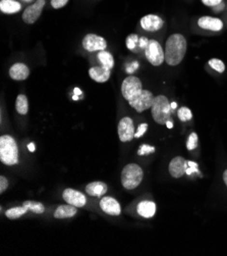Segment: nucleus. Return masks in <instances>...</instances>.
Segmentation results:
<instances>
[{"label": "nucleus", "mask_w": 227, "mask_h": 256, "mask_svg": "<svg viewBox=\"0 0 227 256\" xmlns=\"http://www.w3.org/2000/svg\"><path fill=\"white\" fill-rule=\"evenodd\" d=\"M166 126H167V128H168V129H171V128L173 127L172 121H169V120H168V121L166 122Z\"/></svg>", "instance_id": "39"}, {"label": "nucleus", "mask_w": 227, "mask_h": 256, "mask_svg": "<svg viewBox=\"0 0 227 256\" xmlns=\"http://www.w3.org/2000/svg\"><path fill=\"white\" fill-rule=\"evenodd\" d=\"M118 137L121 142H129L135 138V126L134 121L128 117L122 118L118 122Z\"/></svg>", "instance_id": "10"}, {"label": "nucleus", "mask_w": 227, "mask_h": 256, "mask_svg": "<svg viewBox=\"0 0 227 256\" xmlns=\"http://www.w3.org/2000/svg\"><path fill=\"white\" fill-rule=\"evenodd\" d=\"M0 160L6 166H14L18 163V148L12 136L3 135L0 138Z\"/></svg>", "instance_id": "2"}, {"label": "nucleus", "mask_w": 227, "mask_h": 256, "mask_svg": "<svg viewBox=\"0 0 227 256\" xmlns=\"http://www.w3.org/2000/svg\"><path fill=\"white\" fill-rule=\"evenodd\" d=\"M163 25V20L157 15H147L141 18V27L148 32H157Z\"/></svg>", "instance_id": "12"}, {"label": "nucleus", "mask_w": 227, "mask_h": 256, "mask_svg": "<svg viewBox=\"0 0 227 256\" xmlns=\"http://www.w3.org/2000/svg\"><path fill=\"white\" fill-rule=\"evenodd\" d=\"M198 143H199V138H198V135L196 134V133H192V134L190 135V137H188L187 139V142H186V148L187 150H194L197 148L198 146Z\"/></svg>", "instance_id": "29"}, {"label": "nucleus", "mask_w": 227, "mask_h": 256, "mask_svg": "<svg viewBox=\"0 0 227 256\" xmlns=\"http://www.w3.org/2000/svg\"><path fill=\"white\" fill-rule=\"evenodd\" d=\"M69 1L70 0H51L50 3L54 9H59V8L64 7L66 4L69 3Z\"/></svg>", "instance_id": "31"}, {"label": "nucleus", "mask_w": 227, "mask_h": 256, "mask_svg": "<svg viewBox=\"0 0 227 256\" xmlns=\"http://www.w3.org/2000/svg\"><path fill=\"white\" fill-rule=\"evenodd\" d=\"M139 42H140V39H139L138 35L137 34H130L129 36H128L127 40H126L128 49H129L131 51H136L137 47L139 45Z\"/></svg>", "instance_id": "26"}, {"label": "nucleus", "mask_w": 227, "mask_h": 256, "mask_svg": "<svg viewBox=\"0 0 227 256\" xmlns=\"http://www.w3.org/2000/svg\"><path fill=\"white\" fill-rule=\"evenodd\" d=\"M137 211L141 216L145 217V219H151V217L155 215L156 204L152 201H142L138 204Z\"/></svg>", "instance_id": "18"}, {"label": "nucleus", "mask_w": 227, "mask_h": 256, "mask_svg": "<svg viewBox=\"0 0 227 256\" xmlns=\"http://www.w3.org/2000/svg\"><path fill=\"white\" fill-rule=\"evenodd\" d=\"M170 109H171V104L169 103L166 96L158 95L155 97L151 111H152V117L157 124L166 125L170 118Z\"/></svg>", "instance_id": "4"}, {"label": "nucleus", "mask_w": 227, "mask_h": 256, "mask_svg": "<svg viewBox=\"0 0 227 256\" xmlns=\"http://www.w3.org/2000/svg\"><path fill=\"white\" fill-rule=\"evenodd\" d=\"M202 3L209 7H216L222 3V0H201Z\"/></svg>", "instance_id": "33"}, {"label": "nucleus", "mask_w": 227, "mask_h": 256, "mask_svg": "<svg viewBox=\"0 0 227 256\" xmlns=\"http://www.w3.org/2000/svg\"><path fill=\"white\" fill-rule=\"evenodd\" d=\"M8 187V181H7V179L3 176L0 177V193H3L6 189Z\"/></svg>", "instance_id": "34"}, {"label": "nucleus", "mask_w": 227, "mask_h": 256, "mask_svg": "<svg viewBox=\"0 0 227 256\" xmlns=\"http://www.w3.org/2000/svg\"><path fill=\"white\" fill-rule=\"evenodd\" d=\"M145 55L148 61L154 65L159 66L165 61V52L161 44L156 40H149L145 48Z\"/></svg>", "instance_id": "6"}, {"label": "nucleus", "mask_w": 227, "mask_h": 256, "mask_svg": "<svg viewBox=\"0 0 227 256\" xmlns=\"http://www.w3.org/2000/svg\"><path fill=\"white\" fill-rule=\"evenodd\" d=\"M154 152H155V147L147 145V144L141 145L140 149L138 150V154L139 155H148V154L154 153Z\"/></svg>", "instance_id": "30"}, {"label": "nucleus", "mask_w": 227, "mask_h": 256, "mask_svg": "<svg viewBox=\"0 0 227 256\" xmlns=\"http://www.w3.org/2000/svg\"><path fill=\"white\" fill-rule=\"evenodd\" d=\"M177 116H178V119L181 120L182 121H188L193 119V113H192L191 109L185 107V106L181 107L178 109Z\"/></svg>", "instance_id": "28"}, {"label": "nucleus", "mask_w": 227, "mask_h": 256, "mask_svg": "<svg viewBox=\"0 0 227 256\" xmlns=\"http://www.w3.org/2000/svg\"><path fill=\"white\" fill-rule=\"evenodd\" d=\"M28 149H29L31 152H34V151H35V144L34 143L29 144V145H28Z\"/></svg>", "instance_id": "37"}, {"label": "nucleus", "mask_w": 227, "mask_h": 256, "mask_svg": "<svg viewBox=\"0 0 227 256\" xmlns=\"http://www.w3.org/2000/svg\"><path fill=\"white\" fill-rule=\"evenodd\" d=\"M187 43L184 35L172 34L168 37L165 43V61L168 65L176 66L184 59Z\"/></svg>", "instance_id": "1"}, {"label": "nucleus", "mask_w": 227, "mask_h": 256, "mask_svg": "<svg viewBox=\"0 0 227 256\" xmlns=\"http://www.w3.org/2000/svg\"><path fill=\"white\" fill-rule=\"evenodd\" d=\"M22 1H24V2H31V1H33V0H22Z\"/></svg>", "instance_id": "42"}, {"label": "nucleus", "mask_w": 227, "mask_h": 256, "mask_svg": "<svg viewBox=\"0 0 227 256\" xmlns=\"http://www.w3.org/2000/svg\"><path fill=\"white\" fill-rule=\"evenodd\" d=\"M86 192L93 197H103L107 192V185L103 182H93L87 185Z\"/></svg>", "instance_id": "19"}, {"label": "nucleus", "mask_w": 227, "mask_h": 256, "mask_svg": "<svg viewBox=\"0 0 227 256\" xmlns=\"http://www.w3.org/2000/svg\"><path fill=\"white\" fill-rule=\"evenodd\" d=\"M101 210L109 215H120L121 206L119 202L111 196H103L100 200Z\"/></svg>", "instance_id": "14"}, {"label": "nucleus", "mask_w": 227, "mask_h": 256, "mask_svg": "<svg viewBox=\"0 0 227 256\" xmlns=\"http://www.w3.org/2000/svg\"><path fill=\"white\" fill-rule=\"evenodd\" d=\"M144 172L136 164L127 165L121 172V184L128 190L136 189L143 181Z\"/></svg>", "instance_id": "3"}, {"label": "nucleus", "mask_w": 227, "mask_h": 256, "mask_svg": "<svg viewBox=\"0 0 227 256\" xmlns=\"http://www.w3.org/2000/svg\"><path fill=\"white\" fill-rule=\"evenodd\" d=\"M148 42H149V40L147 39V38H145V37H143V38H141V39H140V42H139V46L141 47V48H146V47H147V45H148Z\"/></svg>", "instance_id": "35"}, {"label": "nucleus", "mask_w": 227, "mask_h": 256, "mask_svg": "<svg viewBox=\"0 0 227 256\" xmlns=\"http://www.w3.org/2000/svg\"><path fill=\"white\" fill-rule=\"evenodd\" d=\"M154 99L155 96L152 92L143 89L136 98L128 101V104L138 112H143L152 107Z\"/></svg>", "instance_id": "7"}, {"label": "nucleus", "mask_w": 227, "mask_h": 256, "mask_svg": "<svg viewBox=\"0 0 227 256\" xmlns=\"http://www.w3.org/2000/svg\"><path fill=\"white\" fill-rule=\"evenodd\" d=\"M142 90H143V85L136 75H128L121 84V94L128 102L136 98Z\"/></svg>", "instance_id": "5"}, {"label": "nucleus", "mask_w": 227, "mask_h": 256, "mask_svg": "<svg viewBox=\"0 0 227 256\" xmlns=\"http://www.w3.org/2000/svg\"><path fill=\"white\" fill-rule=\"evenodd\" d=\"M45 4H46V0H36L33 4L28 6L24 11L22 15L23 21L28 25H32L36 23L42 15Z\"/></svg>", "instance_id": "8"}, {"label": "nucleus", "mask_w": 227, "mask_h": 256, "mask_svg": "<svg viewBox=\"0 0 227 256\" xmlns=\"http://www.w3.org/2000/svg\"><path fill=\"white\" fill-rule=\"evenodd\" d=\"M23 205L27 208L28 211L36 213V214H41L45 211V207L41 202H37V201H25Z\"/></svg>", "instance_id": "25"}, {"label": "nucleus", "mask_w": 227, "mask_h": 256, "mask_svg": "<svg viewBox=\"0 0 227 256\" xmlns=\"http://www.w3.org/2000/svg\"><path fill=\"white\" fill-rule=\"evenodd\" d=\"M74 91H75V93H77V94H81V90H79V89H75Z\"/></svg>", "instance_id": "41"}, {"label": "nucleus", "mask_w": 227, "mask_h": 256, "mask_svg": "<svg viewBox=\"0 0 227 256\" xmlns=\"http://www.w3.org/2000/svg\"><path fill=\"white\" fill-rule=\"evenodd\" d=\"M187 165L190 166V167H193V168H195L197 173L199 172V170H198V165H197L196 163H193V161H187Z\"/></svg>", "instance_id": "36"}, {"label": "nucleus", "mask_w": 227, "mask_h": 256, "mask_svg": "<svg viewBox=\"0 0 227 256\" xmlns=\"http://www.w3.org/2000/svg\"><path fill=\"white\" fill-rule=\"evenodd\" d=\"M147 129H148V124H146V122H144V124H141L136 132L135 138H141L147 132Z\"/></svg>", "instance_id": "32"}, {"label": "nucleus", "mask_w": 227, "mask_h": 256, "mask_svg": "<svg viewBox=\"0 0 227 256\" xmlns=\"http://www.w3.org/2000/svg\"><path fill=\"white\" fill-rule=\"evenodd\" d=\"M77 214V207L73 205H59L54 212V217L55 219H70Z\"/></svg>", "instance_id": "20"}, {"label": "nucleus", "mask_w": 227, "mask_h": 256, "mask_svg": "<svg viewBox=\"0 0 227 256\" xmlns=\"http://www.w3.org/2000/svg\"><path fill=\"white\" fill-rule=\"evenodd\" d=\"M223 181H224V183H225V185L227 187V169L223 173Z\"/></svg>", "instance_id": "38"}, {"label": "nucleus", "mask_w": 227, "mask_h": 256, "mask_svg": "<svg viewBox=\"0 0 227 256\" xmlns=\"http://www.w3.org/2000/svg\"><path fill=\"white\" fill-rule=\"evenodd\" d=\"M22 4L15 0H1L0 1V11L6 15H13L21 12Z\"/></svg>", "instance_id": "21"}, {"label": "nucleus", "mask_w": 227, "mask_h": 256, "mask_svg": "<svg viewBox=\"0 0 227 256\" xmlns=\"http://www.w3.org/2000/svg\"><path fill=\"white\" fill-rule=\"evenodd\" d=\"M187 161L182 157V156H176L174 157L169 164V174L171 177L175 179L182 178L184 174H186L187 169Z\"/></svg>", "instance_id": "13"}, {"label": "nucleus", "mask_w": 227, "mask_h": 256, "mask_svg": "<svg viewBox=\"0 0 227 256\" xmlns=\"http://www.w3.org/2000/svg\"><path fill=\"white\" fill-rule=\"evenodd\" d=\"M15 109L22 116L27 115L28 111H29V101H28V97L24 95V94H20L16 97Z\"/></svg>", "instance_id": "23"}, {"label": "nucleus", "mask_w": 227, "mask_h": 256, "mask_svg": "<svg viewBox=\"0 0 227 256\" xmlns=\"http://www.w3.org/2000/svg\"><path fill=\"white\" fill-rule=\"evenodd\" d=\"M89 75L92 80H94L97 83H105L109 80L110 75H111V70L104 68L101 64L92 66L89 70Z\"/></svg>", "instance_id": "17"}, {"label": "nucleus", "mask_w": 227, "mask_h": 256, "mask_svg": "<svg viewBox=\"0 0 227 256\" xmlns=\"http://www.w3.org/2000/svg\"><path fill=\"white\" fill-rule=\"evenodd\" d=\"M98 60L100 64L104 68L112 70L113 66H114V59L110 52L106 50H101L98 52Z\"/></svg>", "instance_id": "22"}, {"label": "nucleus", "mask_w": 227, "mask_h": 256, "mask_svg": "<svg viewBox=\"0 0 227 256\" xmlns=\"http://www.w3.org/2000/svg\"><path fill=\"white\" fill-rule=\"evenodd\" d=\"M64 200L71 205L75 207H84L87 203V198L82 192L74 190V189L68 188L62 193Z\"/></svg>", "instance_id": "11"}, {"label": "nucleus", "mask_w": 227, "mask_h": 256, "mask_svg": "<svg viewBox=\"0 0 227 256\" xmlns=\"http://www.w3.org/2000/svg\"><path fill=\"white\" fill-rule=\"evenodd\" d=\"M83 47L88 52H96L105 50L107 48V42L103 37L96 34H88L84 37Z\"/></svg>", "instance_id": "9"}, {"label": "nucleus", "mask_w": 227, "mask_h": 256, "mask_svg": "<svg viewBox=\"0 0 227 256\" xmlns=\"http://www.w3.org/2000/svg\"><path fill=\"white\" fill-rule=\"evenodd\" d=\"M28 211L27 208L23 205V206H17V207H13V208H9L8 211H6L5 215L7 219L9 220H17L20 219L21 216L25 215Z\"/></svg>", "instance_id": "24"}, {"label": "nucleus", "mask_w": 227, "mask_h": 256, "mask_svg": "<svg viewBox=\"0 0 227 256\" xmlns=\"http://www.w3.org/2000/svg\"><path fill=\"white\" fill-rule=\"evenodd\" d=\"M208 64L211 66V69H213L214 71H216L217 73L222 74L225 71V64L222 60H218V59H212L209 61H208Z\"/></svg>", "instance_id": "27"}, {"label": "nucleus", "mask_w": 227, "mask_h": 256, "mask_svg": "<svg viewBox=\"0 0 227 256\" xmlns=\"http://www.w3.org/2000/svg\"><path fill=\"white\" fill-rule=\"evenodd\" d=\"M175 107H176V103L175 102L171 103V108H175Z\"/></svg>", "instance_id": "40"}, {"label": "nucleus", "mask_w": 227, "mask_h": 256, "mask_svg": "<svg viewBox=\"0 0 227 256\" xmlns=\"http://www.w3.org/2000/svg\"><path fill=\"white\" fill-rule=\"evenodd\" d=\"M198 25L200 28L207 31L219 32L223 29V22L218 17L213 16H202L198 20Z\"/></svg>", "instance_id": "15"}, {"label": "nucleus", "mask_w": 227, "mask_h": 256, "mask_svg": "<svg viewBox=\"0 0 227 256\" xmlns=\"http://www.w3.org/2000/svg\"><path fill=\"white\" fill-rule=\"evenodd\" d=\"M30 75V70L23 62H16L9 69V77L14 81H25Z\"/></svg>", "instance_id": "16"}]
</instances>
